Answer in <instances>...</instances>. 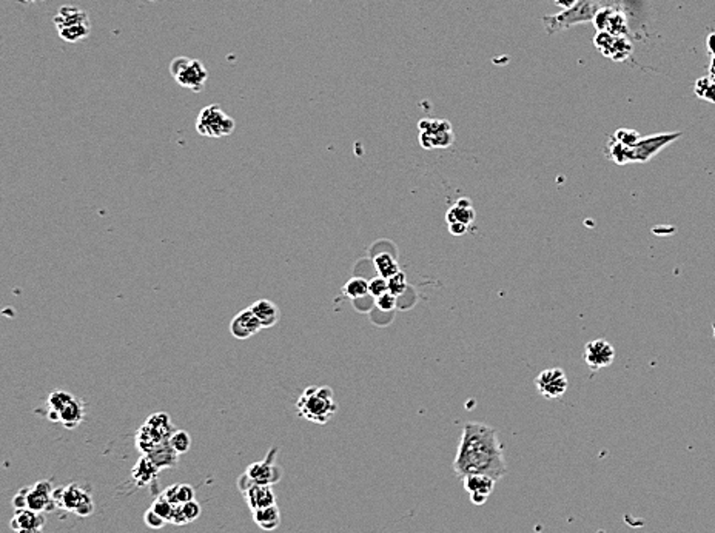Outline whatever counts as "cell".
Masks as SVG:
<instances>
[{"label":"cell","mask_w":715,"mask_h":533,"mask_svg":"<svg viewBox=\"0 0 715 533\" xmlns=\"http://www.w3.org/2000/svg\"><path fill=\"white\" fill-rule=\"evenodd\" d=\"M453 471L461 478L488 475L497 481L506 475L503 444L492 425L475 421L464 424L453 460Z\"/></svg>","instance_id":"6da1fadb"},{"label":"cell","mask_w":715,"mask_h":533,"mask_svg":"<svg viewBox=\"0 0 715 533\" xmlns=\"http://www.w3.org/2000/svg\"><path fill=\"white\" fill-rule=\"evenodd\" d=\"M680 136H681L680 132L646 136V138H642L638 141V143L634 147L623 145V143L617 142L611 136L606 143V155L617 165L644 164L651 161L653 156H657L661 150L671 145V143L679 139Z\"/></svg>","instance_id":"7a4b0ae2"},{"label":"cell","mask_w":715,"mask_h":533,"mask_svg":"<svg viewBox=\"0 0 715 533\" xmlns=\"http://www.w3.org/2000/svg\"><path fill=\"white\" fill-rule=\"evenodd\" d=\"M296 412L304 420L324 425L338 412L333 388L329 385H310L296 401Z\"/></svg>","instance_id":"3957f363"},{"label":"cell","mask_w":715,"mask_h":533,"mask_svg":"<svg viewBox=\"0 0 715 533\" xmlns=\"http://www.w3.org/2000/svg\"><path fill=\"white\" fill-rule=\"evenodd\" d=\"M598 11L600 6L595 0H578L572 8H567L560 14H555V16L543 17V24L549 34L560 33L562 29L570 28L576 24L592 22L595 19Z\"/></svg>","instance_id":"277c9868"},{"label":"cell","mask_w":715,"mask_h":533,"mask_svg":"<svg viewBox=\"0 0 715 533\" xmlns=\"http://www.w3.org/2000/svg\"><path fill=\"white\" fill-rule=\"evenodd\" d=\"M170 74L182 88H187L193 93H201L208 79L207 68L201 60L185 56H179L171 60Z\"/></svg>","instance_id":"5b68a950"},{"label":"cell","mask_w":715,"mask_h":533,"mask_svg":"<svg viewBox=\"0 0 715 533\" xmlns=\"http://www.w3.org/2000/svg\"><path fill=\"white\" fill-rule=\"evenodd\" d=\"M236 128V122L233 118L222 110V106L213 104L205 106L197 114L196 119V132L205 138H224L230 136Z\"/></svg>","instance_id":"8992f818"},{"label":"cell","mask_w":715,"mask_h":533,"mask_svg":"<svg viewBox=\"0 0 715 533\" xmlns=\"http://www.w3.org/2000/svg\"><path fill=\"white\" fill-rule=\"evenodd\" d=\"M52 492L55 489H52L50 481H39L33 487H24L19 490L16 497L13 498L11 504L16 510L29 509L37 513L50 512V510L57 507L55 499H52Z\"/></svg>","instance_id":"52a82bcc"},{"label":"cell","mask_w":715,"mask_h":533,"mask_svg":"<svg viewBox=\"0 0 715 533\" xmlns=\"http://www.w3.org/2000/svg\"><path fill=\"white\" fill-rule=\"evenodd\" d=\"M52 499H55L57 507L68 510V512H74L79 516H90L94 512L93 499L79 484L57 487L52 492Z\"/></svg>","instance_id":"ba28073f"},{"label":"cell","mask_w":715,"mask_h":533,"mask_svg":"<svg viewBox=\"0 0 715 533\" xmlns=\"http://www.w3.org/2000/svg\"><path fill=\"white\" fill-rule=\"evenodd\" d=\"M418 129H420L418 139H420L421 147L425 150L447 148L455 141L453 128L451 122L447 120L423 119L418 122Z\"/></svg>","instance_id":"9c48e42d"},{"label":"cell","mask_w":715,"mask_h":533,"mask_svg":"<svg viewBox=\"0 0 715 533\" xmlns=\"http://www.w3.org/2000/svg\"><path fill=\"white\" fill-rule=\"evenodd\" d=\"M238 487L242 495H244V499L252 512H255L257 509H264L275 504L276 497L275 492L271 489V485L256 484L253 479H250L247 474L241 475V478L238 479Z\"/></svg>","instance_id":"30bf717a"},{"label":"cell","mask_w":715,"mask_h":533,"mask_svg":"<svg viewBox=\"0 0 715 533\" xmlns=\"http://www.w3.org/2000/svg\"><path fill=\"white\" fill-rule=\"evenodd\" d=\"M535 385L538 393L546 399H558L567 392L569 381L565 370L552 367L539 373L535 378Z\"/></svg>","instance_id":"8fae6325"},{"label":"cell","mask_w":715,"mask_h":533,"mask_svg":"<svg viewBox=\"0 0 715 533\" xmlns=\"http://www.w3.org/2000/svg\"><path fill=\"white\" fill-rule=\"evenodd\" d=\"M276 456H278V447H273L269 450V455L265 456L264 461L253 462L247 467L246 474L253 479L256 484H264V485H273L276 484L283 471L276 466Z\"/></svg>","instance_id":"7c38bea8"},{"label":"cell","mask_w":715,"mask_h":533,"mask_svg":"<svg viewBox=\"0 0 715 533\" xmlns=\"http://www.w3.org/2000/svg\"><path fill=\"white\" fill-rule=\"evenodd\" d=\"M584 361L593 371L609 367L615 361V348L606 339L590 341L584 347Z\"/></svg>","instance_id":"4fadbf2b"},{"label":"cell","mask_w":715,"mask_h":533,"mask_svg":"<svg viewBox=\"0 0 715 533\" xmlns=\"http://www.w3.org/2000/svg\"><path fill=\"white\" fill-rule=\"evenodd\" d=\"M497 479L488 475H469L462 478L464 490L469 495L472 504L483 506L495 489Z\"/></svg>","instance_id":"5bb4252c"},{"label":"cell","mask_w":715,"mask_h":533,"mask_svg":"<svg viewBox=\"0 0 715 533\" xmlns=\"http://www.w3.org/2000/svg\"><path fill=\"white\" fill-rule=\"evenodd\" d=\"M264 327L261 325L260 319L255 316L252 308H244L238 315L233 316L230 322L232 336L239 341H247L255 334L260 333Z\"/></svg>","instance_id":"9a60e30c"},{"label":"cell","mask_w":715,"mask_h":533,"mask_svg":"<svg viewBox=\"0 0 715 533\" xmlns=\"http://www.w3.org/2000/svg\"><path fill=\"white\" fill-rule=\"evenodd\" d=\"M16 533H42L45 527V516L29 509L16 510L10 523Z\"/></svg>","instance_id":"2e32d148"},{"label":"cell","mask_w":715,"mask_h":533,"mask_svg":"<svg viewBox=\"0 0 715 533\" xmlns=\"http://www.w3.org/2000/svg\"><path fill=\"white\" fill-rule=\"evenodd\" d=\"M593 22L598 31H607L614 36H623L628 29L625 17L612 10H600Z\"/></svg>","instance_id":"e0dca14e"},{"label":"cell","mask_w":715,"mask_h":533,"mask_svg":"<svg viewBox=\"0 0 715 533\" xmlns=\"http://www.w3.org/2000/svg\"><path fill=\"white\" fill-rule=\"evenodd\" d=\"M146 429L153 435V438L157 441L159 444L169 441L170 436L174 433L173 430V422L170 420L169 413H153L147 418V421L143 422Z\"/></svg>","instance_id":"ac0fdd59"},{"label":"cell","mask_w":715,"mask_h":533,"mask_svg":"<svg viewBox=\"0 0 715 533\" xmlns=\"http://www.w3.org/2000/svg\"><path fill=\"white\" fill-rule=\"evenodd\" d=\"M476 218V213L472 207V202L467 197H461V199L456 201L451 208L446 213V222L448 224H464V225H472Z\"/></svg>","instance_id":"d6986e66"},{"label":"cell","mask_w":715,"mask_h":533,"mask_svg":"<svg viewBox=\"0 0 715 533\" xmlns=\"http://www.w3.org/2000/svg\"><path fill=\"white\" fill-rule=\"evenodd\" d=\"M159 471H161V469H159L147 455H142L139 461L134 464V467L132 470V476H133V481L136 484H138L139 487H143V485H150L151 483H153L157 478Z\"/></svg>","instance_id":"ffe728a7"},{"label":"cell","mask_w":715,"mask_h":533,"mask_svg":"<svg viewBox=\"0 0 715 533\" xmlns=\"http://www.w3.org/2000/svg\"><path fill=\"white\" fill-rule=\"evenodd\" d=\"M250 308H252L255 316L260 319V322L264 329H271V327H275L281 318V311H279L278 306L275 302H271L269 299L256 301L252 304V306H250Z\"/></svg>","instance_id":"44dd1931"},{"label":"cell","mask_w":715,"mask_h":533,"mask_svg":"<svg viewBox=\"0 0 715 533\" xmlns=\"http://www.w3.org/2000/svg\"><path fill=\"white\" fill-rule=\"evenodd\" d=\"M85 418V404L79 399L74 398L68 402V404L60 410L59 413V422H62L65 429H76L78 425L83 421Z\"/></svg>","instance_id":"7402d4cb"},{"label":"cell","mask_w":715,"mask_h":533,"mask_svg":"<svg viewBox=\"0 0 715 533\" xmlns=\"http://www.w3.org/2000/svg\"><path fill=\"white\" fill-rule=\"evenodd\" d=\"M79 24H90L88 13L83 11L78 6L65 5L60 6L57 14L55 16V25L56 28H65L71 25H79Z\"/></svg>","instance_id":"603a6c76"},{"label":"cell","mask_w":715,"mask_h":533,"mask_svg":"<svg viewBox=\"0 0 715 533\" xmlns=\"http://www.w3.org/2000/svg\"><path fill=\"white\" fill-rule=\"evenodd\" d=\"M147 456L161 470L174 467L178 464V458H179V455L174 452V448L170 446L169 441H165V443H161L159 446H156L153 450L147 453Z\"/></svg>","instance_id":"cb8c5ba5"},{"label":"cell","mask_w":715,"mask_h":533,"mask_svg":"<svg viewBox=\"0 0 715 533\" xmlns=\"http://www.w3.org/2000/svg\"><path fill=\"white\" fill-rule=\"evenodd\" d=\"M253 521L256 523V525L262 530H267V532H271L278 529V525L281 524V512L276 504L273 506H269V507H264V509H257L253 512Z\"/></svg>","instance_id":"d4e9b609"},{"label":"cell","mask_w":715,"mask_h":533,"mask_svg":"<svg viewBox=\"0 0 715 533\" xmlns=\"http://www.w3.org/2000/svg\"><path fill=\"white\" fill-rule=\"evenodd\" d=\"M74 398V395L65 390H55L51 392L48 399H47V418L52 422H59V413L68 402Z\"/></svg>","instance_id":"484cf974"},{"label":"cell","mask_w":715,"mask_h":533,"mask_svg":"<svg viewBox=\"0 0 715 533\" xmlns=\"http://www.w3.org/2000/svg\"><path fill=\"white\" fill-rule=\"evenodd\" d=\"M162 495L173 506H182L194 499V489L190 484H174L167 487Z\"/></svg>","instance_id":"4316f807"},{"label":"cell","mask_w":715,"mask_h":533,"mask_svg":"<svg viewBox=\"0 0 715 533\" xmlns=\"http://www.w3.org/2000/svg\"><path fill=\"white\" fill-rule=\"evenodd\" d=\"M374 265H375V270L378 273V276H381L384 279H389L392 276L397 275V273H399V265L397 262V259H395L392 255L389 253H379L374 257Z\"/></svg>","instance_id":"83f0119b"},{"label":"cell","mask_w":715,"mask_h":533,"mask_svg":"<svg viewBox=\"0 0 715 533\" xmlns=\"http://www.w3.org/2000/svg\"><path fill=\"white\" fill-rule=\"evenodd\" d=\"M342 293H344L347 298L358 301L369 296V283L364 278L355 276L347 280V284L342 287Z\"/></svg>","instance_id":"f1b7e54d"},{"label":"cell","mask_w":715,"mask_h":533,"mask_svg":"<svg viewBox=\"0 0 715 533\" xmlns=\"http://www.w3.org/2000/svg\"><path fill=\"white\" fill-rule=\"evenodd\" d=\"M169 443L178 455H184L190 450V447H192V436H190V433L185 430H174V433L169 439Z\"/></svg>","instance_id":"f546056e"},{"label":"cell","mask_w":715,"mask_h":533,"mask_svg":"<svg viewBox=\"0 0 715 533\" xmlns=\"http://www.w3.org/2000/svg\"><path fill=\"white\" fill-rule=\"evenodd\" d=\"M156 446H159V443L153 438V435H151V433L146 429V425L142 424L138 433H136V447H138L143 455H147L153 450Z\"/></svg>","instance_id":"4dcf8cb0"},{"label":"cell","mask_w":715,"mask_h":533,"mask_svg":"<svg viewBox=\"0 0 715 533\" xmlns=\"http://www.w3.org/2000/svg\"><path fill=\"white\" fill-rule=\"evenodd\" d=\"M612 138L617 141V142L623 143V145L634 147V145H637L638 141L642 139V134L638 133V132H635V129L620 128V129H617V132L612 134Z\"/></svg>","instance_id":"1f68e13d"},{"label":"cell","mask_w":715,"mask_h":533,"mask_svg":"<svg viewBox=\"0 0 715 533\" xmlns=\"http://www.w3.org/2000/svg\"><path fill=\"white\" fill-rule=\"evenodd\" d=\"M151 509H153L155 512H156L159 516L164 518V520H165L167 523H170V521H171V515H173L174 506L171 504V502H170L169 499H167V498L164 497L162 493L159 495V497L155 499V502H153V506H151Z\"/></svg>","instance_id":"d6a6232c"},{"label":"cell","mask_w":715,"mask_h":533,"mask_svg":"<svg viewBox=\"0 0 715 533\" xmlns=\"http://www.w3.org/2000/svg\"><path fill=\"white\" fill-rule=\"evenodd\" d=\"M406 275L402 271L397 273V275L392 276L387 279V283H389V292L395 296H401L402 293L406 292L407 288V280H406Z\"/></svg>","instance_id":"836d02e7"},{"label":"cell","mask_w":715,"mask_h":533,"mask_svg":"<svg viewBox=\"0 0 715 533\" xmlns=\"http://www.w3.org/2000/svg\"><path fill=\"white\" fill-rule=\"evenodd\" d=\"M387 292H389V283H387V279H384L381 276H376L374 279H370V283H369V294L371 296V298L378 299L379 296H383Z\"/></svg>","instance_id":"e575fe53"},{"label":"cell","mask_w":715,"mask_h":533,"mask_svg":"<svg viewBox=\"0 0 715 533\" xmlns=\"http://www.w3.org/2000/svg\"><path fill=\"white\" fill-rule=\"evenodd\" d=\"M697 87H700V88L703 87V90L697 91L698 97H703V99H706V101L715 104V82H712L709 79H700Z\"/></svg>","instance_id":"d590c367"},{"label":"cell","mask_w":715,"mask_h":533,"mask_svg":"<svg viewBox=\"0 0 715 533\" xmlns=\"http://www.w3.org/2000/svg\"><path fill=\"white\" fill-rule=\"evenodd\" d=\"M182 512H184L185 515V520L187 523H193L196 521L197 518L201 516V506L199 502L197 501H190V502H185V504H182Z\"/></svg>","instance_id":"8d00e7d4"},{"label":"cell","mask_w":715,"mask_h":533,"mask_svg":"<svg viewBox=\"0 0 715 533\" xmlns=\"http://www.w3.org/2000/svg\"><path fill=\"white\" fill-rule=\"evenodd\" d=\"M397 298L398 296H395L390 292H387L383 296H379L378 299H375V304L379 310L392 311L395 307H397Z\"/></svg>","instance_id":"74e56055"},{"label":"cell","mask_w":715,"mask_h":533,"mask_svg":"<svg viewBox=\"0 0 715 533\" xmlns=\"http://www.w3.org/2000/svg\"><path fill=\"white\" fill-rule=\"evenodd\" d=\"M143 521H146V524L151 529H162L165 524H169L164 520V518L159 516L153 509L147 510L146 515H143Z\"/></svg>","instance_id":"f35d334b"},{"label":"cell","mask_w":715,"mask_h":533,"mask_svg":"<svg viewBox=\"0 0 715 533\" xmlns=\"http://www.w3.org/2000/svg\"><path fill=\"white\" fill-rule=\"evenodd\" d=\"M469 230V225H464V224H448V232H451L453 236H462L466 234Z\"/></svg>","instance_id":"ab89813d"},{"label":"cell","mask_w":715,"mask_h":533,"mask_svg":"<svg viewBox=\"0 0 715 533\" xmlns=\"http://www.w3.org/2000/svg\"><path fill=\"white\" fill-rule=\"evenodd\" d=\"M555 2H557V5L562 6V8L567 10V8H572L578 0H555Z\"/></svg>","instance_id":"60d3db41"},{"label":"cell","mask_w":715,"mask_h":533,"mask_svg":"<svg viewBox=\"0 0 715 533\" xmlns=\"http://www.w3.org/2000/svg\"><path fill=\"white\" fill-rule=\"evenodd\" d=\"M19 2H24V3H33V2H37V0H19Z\"/></svg>","instance_id":"b9f144b4"},{"label":"cell","mask_w":715,"mask_h":533,"mask_svg":"<svg viewBox=\"0 0 715 533\" xmlns=\"http://www.w3.org/2000/svg\"><path fill=\"white\" fill-rule=\"evenodd\" d=\"M148 2H155V0H148Z\"/></svg>","instance_id":"7bdbcfd3"}]
</instances>
